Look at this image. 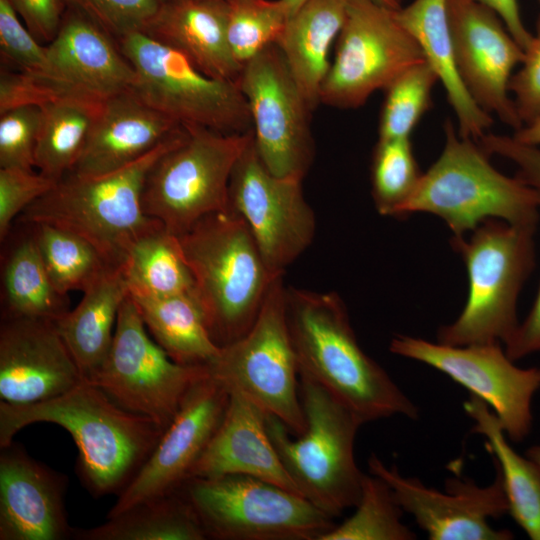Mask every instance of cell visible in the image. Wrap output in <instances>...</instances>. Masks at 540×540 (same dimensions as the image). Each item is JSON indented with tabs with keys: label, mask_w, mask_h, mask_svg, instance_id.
Returning a JSON list of instances; mask_svg holds the SVG:
<instances>
[{
	"label": "cell",
	"mask_w": 540,
	"mask_h": 540,
	"mask_svg": "<svg viewBox=\"0 0 540 540\" xmlns=\"http://www.w3.org/2000/svg\"><path fill=\"white\" fill-rule=\"evenodd\" d=\"M52 423L73 438L75 471L92 497L120 495L144 466L164 428L118 406L96 385L84 381L56 398L30 404L0 401V447L24 427Z\"/></svg>",
	"instance_id": "1"
},
{
	"label": "cell",
	"mask_w": 540,
	"mask_h": 540,
	"mask_svg": "<svg viewBox=\"0 0 540 540\" xmlns=\"http://www.w3.org/2000/svg\"><path fill=\"white\" fill-rule=\"evenodd\" d=\"M286 304L299 376L319 384L363 424L418 417L414 403L360 347L336 293L287 287Z\"/></svg>",
	"instance_id": "2"
},
{
	"label": "cell",
	"mask_w": 540,
	"mask_h": 540,
	"mask_svg": "<svg viewBox=\"0 0 540 540\" xmlns=\"http://www.w3.org/2000/svg\"><path fill=\"white\" fill-rule=\"evenodd\" d=\"M185 126L136 161L109 173H67L29 205L17 223H47L90 242L114 267L124 265L132 246L163 227L143 209L142 192L153 164L184 137Z\"/></svg>",
	"instance_id": "3"
},
{
	"label": "cell",
	"mask_w": 540,
	"mask_h": 540,
	"mask_svg": "<svg viewBox=\"0 0 540 540\" xmlns=\"http://www.w3.org/2000/svg\"><path fill=\"white\" fill-rule=\"evenodd\" d=\"M214 342L223 347L243 336L282 275L267 266L245 220L215 212L178 235Z\"/></svg>",
	"instance_id": "4"
},
{
	"label": "cell",
	"mask_w": 540,
	"mask_h": 540,
	"mask_svg": "<svg viewBox=\"0 0 540 540\" xmlns=\"http://www.w3.org/2000/svg\"><path fill=\"white\" fill-rule=\"evenodd\" d=\"M444 134L440 156L423 173L399 217L433 214L456 238L489 219L537 229L539 192L495 169L490 155L477 141L460 137L451 119L444 123Z\"/></svg>",
	"instance_id": "5"
},
{
	"label": "cell",
	"mask_w": 540,
	"mask_h": 540,
	"mask_svg": "<svg viewBox=\"0 0 540 540\" xmlns=\"http://www.w3.org/2000/svg\"><path fill=\"white\" fill-rule=\"evenodd\" d=\"M536 229L489 219L469 239L452 237L468 275V296L457 319L441 326L437 342L451 346L505 344L517 329V300L535 266Z\"/></svg>",
	"instance_id": "6"
},
{
	"label": "cell",
	"mask_w": 540,
	"mask_h": 540,
	"mask_svg": "<svg viewBox=\"0 0 540 540\" xmlns=\"http://www.w3.org/2000/svg\"><path fill=\"white\" fill-rule=\"evenodd\" d=\"M306 429L296 438L276 417L266 415L270 438L300 493L332 518L354 508L364 473L354 457L363 424L316 382L300 376Z\"/></svg>",
	"instance_id": "7"
},
{
	"label": "cell",
	"mask_w": 540,
	"mask_h": 540,
	"mask_svg": "<svg viewBox=\"0 0 540 540\" xmlns=\"http://www.w3.org/2000/svg\"><path fill=\"white\" fill-rule=\"evenodd\" d=\"M286 289L283 275L277 277L249 330L221 347L207 366L210 376L229 393L245 397L297 436L305 431L306 420Z\"/></svg>",
	"instance_id": "8"
},
{
	"label": "cell",
	"mask_w": 540,
	"mask_h": 540,
	"mask_svg": "<svg viewBox=\"0 0 540 540\" xmlns=\"http://www.w3.org/2000/svg\"><path fill=\"white\" fill-rule=\"evenodd\" d=\"M118 45L136 74L131 92L181 125L225 134L253 131L247 101L238 83L211 77L179 50L142 31Z\"/></svg>",
	"instance_id": "9"
},
{
	"label": "cell",
	"mask_w": 540,
	"mask_h": 540,
	"mask_svg": "<svg viewBox=\"0 0 540 540\" xmlns=\"http://www.w3.org/2000/svg\"><path fill=\"white\" fill-rule=\"evenodd\" d=\"M183 126L184 137L153 164L142 192L144 212L177 236L204 216L228 210L232 170L253 139V131Z\"/></svg>",
	"instance_id": "10"
},
{
	"label": "cell",
	"mask_w": 540,
	"mask_h": 540,
	"mask_svg": "<svg viewBox=\"0 0 540 540\" xmlns=\"http://www.w3.org/2000/svg\"><path fill=\"white\" fill-rule=\"evenodd\" d=\"M181 489L208 539L320 540L336 525L301 494L255 477H192Z\"/></svg>",
	"instance_id": "11"
},
{
	"label": "cell",
	"mask_w": 540,
	"mask_h": 540,
	"mask_svg": "<svg viewBox=\"0 0 540 540\" xmlns=\"http://www.w3.org/2000/svg\"><path fill=\"white\" fill-rule=\"evenodd\" d=\"M207 365L174 361L149 334L133 300L122 303L110 350L90 383L121 408L166 428Z\"/></svg>",
	"instance_id": "12"
},
{
	"label": "cell",
	"mask_w": 540,
	"mask_h": 540,
	"mask_svg": "<svg viewBox=\"0 0 540 540\" xmlns=\"http://www.w3.org/2000/svg\"><path fill=\"white\" fill-rule=\"evenodd\" d=\"M424 61L423 51L398 22L394 9L373 0H347L320 103L358 108L375 91L384 90L405 70Z\"/></svg>",
	"instance_id": "13"
},
{
	"label": "cell",
	"mask_w": 540,
	"mask_h": 540,
	"mask_svg": "<svg viewBox=\"0 0 540 540\" xmlns=\"http://www.w3.org/2000/svg\"><path fill=\"white\" fill-rule=\"evenodd\" d=\"M238 85L251 115L254 143L265 167L303 180L315 155L309 108L278 46L242 66Z\"/></svg>",
	"instance_id": "14"
},
{
	"label": "cell",
	"mask_w": 540,
	"mask_h": 540,
	"mask_svg": "<svg viewBox=\"0 0 540 540\" xmlns=\"http://www.w3.org/2000/svg\"><path fill=\"white\" fill-rule=\"evenodd\" d=\"M389 349L437 369L467 388L493 409L513 442L523 441L530 433L540 367H517L501 343L451 346L400 334L392 338Z\"/></svg>",
	"instance_id": "15"
},
{
	"label": "cell",
	"mask_w": 540,
	"mask_h": 540,
	"mask_svg": "<svg viewBox=\"0 0 540 540\" xmlns=\"http://www.w3.org/2000/svg\"><path fill=\"white\" fill-rule=\"evenodd\" d=\"M228 210L245 220L276 275H284L314 239L315 215L305 200L302 180L271 173L258 155L254 136L232 170Z\"/></svg>",
	"instance_id": "16"
},
{
	"label": "cell",
	"mask_w": 540,
	"mask_h": 540,
	"mask_svg": "<svg viewBox=\"0 0 540 540\" xmlns=\"http://www.w3.org/2000/svg\"><path fill=\"white\" fill-rule=\"evenodd\" d=\"M494 480L481 487L472 479L451 477L441 492L425 486L418 478L403 476L377 455L368 459L371 474L383 479L403 511L413 516L431 540H508L509 530H496L490 519L508 513V501L497 465Z\"/></svg>",
	"instance_id": "17"
},
{
	"label": "cell",
	"mask_w": 540,
	"mask_h": 540,
	"mask_svg": "<svg viewBox=\"0 0 540 540\" xmlns=\"http://www.w3.org/2000/svg\"><path fill=\"white\" fill-rule=\"evenodd\" d=\"M455 64L477 105L514 131L523 126L509 81L524 50L501 18L476 0H447Z\"/></svg>",
	"instance_id": "18"
},
{
	"label": "cell",
	"mask_w": 540,
	"mask_h": 540,
	"mask_svg": "<svg viewBox=\"0 0 540 540\" xmlns=\"http://www.w3.org/2000/svg\"><path fill=\"white\" fill-rule=\"evenodd\" d=\"M229 392L210 376L197 382L136 477L118 495L107 518L182 488L225 414Z\"/></svg>",
	"instance_id": "19"
},
{
	"label": "cell",
	"mask_w": 540,
	"mask_h": 540,
	"mask_svg": "<svg viewBox=\"0 0 540 540\" xmlns=\"http://www.w3.org/2000/svg\"><path fill=\"white\" fill-rule=\"evenodd\" d=\"M84 381L54 321L1 316L0 401L35 404Z\"/></svg>",
	"instance_id": "20"
},
{
	"label": "cell",
	"mask_w": 540,
	"mask_h": 540,
	"mask_svg": "<svg viewBox=\"0 0 540 540\" xmlns=\"http://www.w3.org/2000/svg\"><path fill=\"white\" fill-rule=\"evenodd\" d=\"M67 477L14 441L0 447V540H72Z\"/></svg>",
	"instance_id": "21"
},
{
	"label": "cell",
	"mask_w": 540,
	"mask_h": 540,
	"mask_svg": "<svg viewBox=\"0 0 540 540\" xmlns=\"http://www.w3.org/2000/svg\"><path fill=\"white\" fill-rule=\"evenodd\" d=\"M182 125L131 91L104 98L85 146L68 173L96 176L144 156Z\"/></svg>",
	"instance_id": "22"
},
{
	"label": "cell",
	"mask_w": 540,
	"mask_h": 540,
	"mask_svg": "<svg viewBox=\"0 0 540 540\" xmlns=\"http://www.w3.org/2000/svg\"><path fill=\"white\" fill-rule=\"evenodd\" d=\"M229 395L223 419L191 478L244 475L301 494L270 438L267 414L245 397L236 393Z\"/></svg>",
	"instance_id": "23"
},
{
	"label": "cell",
	"mask_w": 540,
	"mask_h": 540,
	"mask_svg": "<svg viewBox=\"0 0 540 540\" xmlns=\"http://www.w3.org/2000/svg\"><path fill=\"white\" fill-rule=\"evenodd\" d=\"M46 47L56 77L96 97L130 91L135 82V70L117 40L72 7Z\"/></svg>",
	"instance_id": "24"
},
{
	"label": "cell",
	"mask_w": 540,
	"mask_h": 540,
	"mask_svg": "<svg viewBox=\"0 0 540 540\" xmlns=\"http://www.w3.org/2000/svg\"><path fill=\"white\" fill-rule=\"evenodd\" d=\"M226 0H166L143 32L186 55L205 74L238 83L227 40Z\"/></svg>",
	"instance_id": "25"
},
{
	"label": "cell",
	"mask_w": 540,
	"mask_h": 540,
	"mask_svg": "<svg viewBox=\"0 0 540 540\" xmlns=\"http://www.w3.org/2000/svg\"><path fill=\"white\" fill-rule=\"evenodd\" d=\"M395 16L418 43L426 62L443 85L457 119L459 136L478 141L487 133L493 119L477 105L459 76L447 0H414L408 6L395 10Z\"/></svg>",
	"instance_id": "26"
},
{
	"label": "cell",
	"mask_w": 540,
	"mask_h": 540,
	"mask_svg": "<svg viewBox=\"0 0 540 540\" xmlns=\"http://www.w3.org/2000/svg\"><path fill=\"white\" fill-rule=\"evenodd\" d=\"M347 0H307L289 16L279 37L283 58L309 108L320 103L329 52L343 27Z\"/></svg>",
	"instance_id": "27"
},
{
	"label": "cell",
	"mask_w": 540,
	"mask_h": 540,
	"mask_svg": "<svg viewBox=\"0 0 540 540\" xmlns=\"http://www.w3.org/2000/svg\"><path fill=\"white\" fill-rule=\"evenodd\" d=\"M129 295L123 266L110 270L83 292L79 304L55 321L85 381H90L110 350L119 309Z\"/></svg>",
	"instance_id": "28"
},
{
	"label": "cell",
	"mask_w": 540,
	"mask_h": 540,
	"mask_svg": "<svg viewBox=\"0 0 540 540\" xmlns=\"http://www.w3.org/2000/svg\"><path fill=\"white\" fill-rule=\"evenodd\" d=\"M463 407L474 421L471 431L485 437V448L500 470L508 513L530 539L540 540L539 468L509 445L499 418L483 400L470 394Z\"/></svg>",
	"instance_id": "29"
},
{
	"label": "cell",
	"mask_w": 540,
	"mask_h": 540,
	"mask_svg": "<svg viewBox=\"0 0 540 540\" xmlns=\"http://www.w3.org/2000/svg\"><path fill=\"white\" fill-rule=\"evenodd\" d=\"M149 334L176 362L208 365L220 348L213 340L196 295L129 294Z\"/></svg>",
	"instance_id": "30"
},
{
	"label": "cell",
	"mask_w": 540,
	"mask_h": 540,
	"mask_svg": "<svg viewBox=\"0 0 540 540\" xmlns=\"http://www.w3.org/2000/svg\"><path fill=\"white\" fill-rule=\"evenodd\" d=\"M10 244L2 260V312L6 317L57 321L69 309V298L54 287L31 226Z\"/></svg>",
	"instance_id": "31"
},
{
	"label": "cell",
	"mask_w": 540,
	"mask_h": 540,
	"mask_svg": "<svg viewBox=\"0 0 540 540\" xmlns=\"http://www.w3.org/2000/svg\"><path fill=\"white\" fill-rule=\"evenodd\" d=\"M182 489L143 501L95 527L75 528L72 540H206Z\"/></svg>",
	"instance_id": "32"
},
{
	"label": "cell",
	"mask_w": 540,
	"mask_h": 540,
	"mask_svg": "<svg viewBox=\"0 0 540 540\" xmlns=\"http://www.w3.org/2000/svg\"><path fill=\"white\" fill-rule=\"evenodd\" d=\"M103 99L92 95L68 96L41 108L34 166L59 181L78 160Z\"/></svg>",
	"instance_id": "33"
},
{
	"label": "cell",
	"mask_w": 540,
	"mask_h": 540,
	"mask_svg": "<svg viewBox=\"0 0 540 540\" xmlns=\"http://www.w3.org/2000/svg\"><path fill=\"white\" fill-rule=\"evenodd\" d=\"M129 294H193L195 282L177 235L164 226L140 238L123 265Z\"/></svg>",
	"instance_id": "34"
},
{
	"label": "cell",
	"mask_w": 540,
	"mask_h": 540,
	"mask_svg": "<svg viewBox=\"0 0 540 540\" xmlns=\"http://www.w3.org/2000/svg\"><path fill=\"white\" fill-rule=\"evenodd\" d=\"M31 226L49 277L62 295L85 292L110 270L100 252L78 234L47 223H25Z\"/></svg>",
	"instance_id": "35"
},
{
	"label": "cell",
	"mask_w": 540,
	"mask_h": 540,
	"mask_svg": "<svg viewBox=\"0 0 540 540\" xmlns=\"http://www.w3.org/2000/svg\"><path fill=\"white\" fill-rule=\"evenodd\" d=\"M354 513L335 525L320 540H412L416 534L403 522V509L389 485L380 477L364 474Z\"/></svg>",
	"instance_id": "36"
},
{
	"label": "cell",
	"mask_w": 540,
	"mask_h": 540,
	"mask_svg": "<svg viewBox=\"0 0 540 540\" xmlns=\"http://www.w3.org/2000/svg\"><path fill=\"white\" fill-rule=\"evenodd\" d=\"M422 175L410 138L378 139L371 164L372 196L378 212L399 217Z\"/></svg>",
	"instance_id": "37"
},
{
	"label": "cell",
	"mask_w": 540,
	"mask_h": 540,
	"mask_svg": "<svg viewBox=\"0 0 540 540\" xmlns=\"http://www.w3.org/2000/svg\"><path fill=\"white\" fill-rule=\"evenodd\" d=\"M439 81L426 61L395 78L385 89L379 121V139L410 138L432 105V91Z\"/></svg>",
	"instance_id": "38"
},
{
	"label": "cell",
	"mask_w": 540,
	"mask_h": 540,
	"mask_svg": "<svg viewBox=\"0 0 540 540\" xmlns=\"http://www.w3.org/2000/svg\"><path fill=\"white\" fill-rule=\"evenodd\" d=\"M227 40L234 59L244 65L276 44L289 18L282 0H226Z\"/></svg>",
	"instance_id": "39"
},
{
	"label": "cell",
	"mask_w": 540,
	"mask_h": 540,
	"mask_svg": "<svg viewBox=\"0 0 540 540\" xmlns=\"http://www.w3.org/2000/svg\"><path fill=\"white\" fill-rule=\"evenodd\" d=\"M0 54L2 68L56 77L47 47L27 29L10 0H0ZM59 79V78H58Z\"/></svg>",
	"instance_id": "40"
},
{
	"label": "cell",
	"mask_w": 540,
	"mask_h": 540,
	"mask_svg": "<svg viewBox=\"0 0 540 540\" xmlns=\"http://www.w3.org/2000/svg\"><path fill=\"white\" fill-rule=\"evenodd\" d=\"M81 94L92 95L55 77L6 68L0 71V114L19 106L42 107Z\"/></svg>",
	"instance_id": "41"
},
{
	"label": "cell",
	"mask_w": 540,
	"mask_h": 540,
	"mask_svg": "<svg viewBox=\"0 0 540 540\" xmlns=\"http://www.w3.org/2000/svg\"><path fill=\"white\" fill-rule=\"evenodd\" d=\"M117 41L125 35L144 31L156 15L160 0H66Z\"/></svg>",
	"instance_id": "42"
},
{
	"label": "cell",
	"mask_w": 540,
	"mask_h": 540,
	"mask_svg": "<svg viewBox=\"0 0 540 540\" xmlns=\"http://www.w3.org/2000/svg\"><path fill=\"white\" fill-rule=\"evenodd\" d=\"M41 108L19 106L0 114V168L33 170Z\"/></svg>",
	"instance_id": "43"
},
{
	"label": "cell",
	"mask_w": 540,
	"mask_h": 540,
	"mask_svg": "<svg viewBox=\"0 0 540 540\" xmlns=\"http://www.w3.org/2000/svg\"><path fill=\"white\" fill-rule=\"evenodd\" d=\"M56 181L34 170L0 168V239L5 240L18 216L46 194Z\"/></svg>",
	"instance_id": "44"
},
{
	"label": "cell",
	"mask_w": 540,
	"mask_h": 540,
	"mask_svg": "<svg viewBox=\"0 0 540 540\" xmlns=\"http://www.w3.org/2000/svg\"><path fill=\"white\" fill-rule=\"evenodd\" d=\"M508 89L514 95L515 108L523 125L540 116V14L532 40L524 51L521 68L511 76Z\"/></svg>",
	"instance_id": "45"
},
{
	"label": "cell",
	"mask_w": 540,
	"mask_h": 540,
	"mask_svg": "<svg viewBox=\"0 0 540 540\" xmlns=\"http://www.w3.org/2000/svg\"><path fill=\"white\" fill-rule=\"evenodd\" d=\"M478 144L491 156L511 161L517 168L515 177L540 191V148L516 141L512 136L486 133Z\"/></svg>",
	"instance_id": "46"
},
{
	"label": "cell",
	"mask_w": 540,
	"mask_h": 540,
	"mask_svg": "<svg viewBox=\"0 0 540 540\" xmlns=\"http://www.w3.org/2000/svg\"><path fill=\"white\" fill-rule=\"evenodd\" d=\"M30 33L40 42L56 36L68 8L66 0H10Z\"/></svg>",
	"instance_id": "47"
},
{
	"label": "cell",
	"mask_w": 540,
	"mask_h": 540,
	"mask_svg": "<svg viewBox=\"0 0 540 540\" xmlns=\"http://www.w3.org/2000/svg\"><path fill=\"white\" fill-rule=\"evenodd\" d=\"M504 349L512 361L540 352V285L530 312L504 344Z\"/></svg>",
	"instance_id": "48"
},
{
	"label": "cell",
	"mask_w": 540,
	"mask_h": 540,
	"mask_svg": "<svg viewBox=\"0 0 540 540\" xmlns=\"http://www.w3.org/2000/svg\"><path fill=\"white\" fill-rule=\"evenodd\" d=\"M493 10L503 21L508 31L525 51L533 34L526 28L520 12L518 0H476Z\"/></svg>",
	"instance_id": "49"
},
{
	"label": "cell",
	"mask_w": 540,
	"mask_h": 540,
	"mask_svg": "<svg viewBox=\"0 0 540 540\" xmlns=\"http://www.w3.org/2000/svg\"><path fill=\"white\" fill-rule=\"evenodd\" d=\"M516 141L531 145H540V116L533 122L523 125L520 129L514 131L512 136Z\"/></svg>",
	"instance_id": "50"
},
{
	"label": "cell",
	"mask_w": 540,
	"mask_h": 540,
	"mask_svg": "<svg viewBox=\"0 0 540 540\" xmlns=\"http://www.w3.org/2000/svg\"><path fill=\"white\" fill-rule=\"evenodd\" d=\"M526 456L532 460L540 470V445H533L526 450Z\"/></svg>",
	"instance_id": "51"
},
{
	"label": "cell",
	"mask_w": 540,
	"mask_h": 540,
	"mask_svg": "<svg viewBox=\"0 0 540 540\" xmlns=\"http://www.w3.org/2000/svg\"><path fill=\"white\" fill-rule=\"evenodd\" d=\"M285 4L289 16L292 15L297 9H299L307 0H282Z\"/></svg>",
	"instance_id": "52"
},
{
	"label": "cell",
	"mask_w": 540,
	"mask_h": 540,
	"mask_svg": "<svg viewBox=\"0 0 540 540\" xmlns=\"http://www.w3.org/2000/svg\"><path fill=\"white\" fill-rule=\"evenodd\" d=\"M373 1L394 10H397L401 7L400 0H373Z\"/></svg>",
	"instance_id": "53"
},
{
	"label": "cell",
	"mask_w": 540,
	"mask_h": 540,
	"mask_svg": "<svg viewBox=\"0 0 540 540\" xmlns=\"http://www.w3.org/2000/svg\"><path fill=\"white\" fill-rule=\"evenodd\" d=\"M160 1L163 2V1H166V0H160Z\"/></svg>",
	"instance_id": "54"
}]
</instances>
